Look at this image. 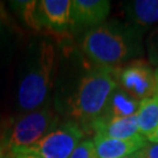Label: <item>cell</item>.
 Listing matches in <instances>:
<instances>
[{
    "label": "cell",
    "mask_w": 158,
    "mask_h": 158,
    "mask_svg": "<svg viewBox=\"0 0 158 158\" xmlns=\"http://www.w3.org/2000/svg\"><path fill=\"white\" fill-rule=\"evenodd\" d=\"M0 158H12L11 153L7 152L1 144H0Z\"/></svg>",
    "instance_id": "cell-20"
},
{
    "label": "cell",
    "mask_w": 158,
    "mask_h": 158,
    "mask_svg": "<svg viewBox=\"0 0 158 158\" xmlns=\"http://www.w3.org/2000/svg\"><path fill=\"white\" fill-rule=\"evenodd\" d=\"M130 25L143 29L158 23V0H135L125 4Z\"/></svg>",
    "instance_id": "cell-11"
},
{
    "label": "cell",
    "mask_w": 158,
    "mask_h": 158,
    "mask_svg": "<svg viewBox=\"0 0 158 158\" xmlns=\"http://www.w3.org/2000/svg\"><path fill=\"white\" fill-rule=\"evenodd\" d=\"M135 158H158V143H145L141 150L134 153Z\"/></svg>",
    "instance_id": "cell-17"
},
{
    "label": "cell",
    "mask_w": 158,
    "mask_h": 158,
    "mask_svg": "<svg viewBox=\"0 0 158 158\" xmlns=\"http://www.w3.org/2000/svg\"><path fill=\"white\" fill-rule=\"evenodd\" d=\"M91 130L95 132V136L117 139H130L141 136L136 115L125 118L113 119L107 123H98L94 125Z\"/></svg>",
    "instance_id": "cell-12"
},
{
    "label": "cell",
    "mask_w": 158,
    "mask_h": 158,
    "mask_svg": "<svg viewBox=\"0 0 158 158\" xmlns=\"http://www.w3.org/2000/svg\"><path fill=\"white\" fill-rule=\"evenodd\" d=\"M124 158H135V157H134V155H131V156H128V157H124Z\"/></svg>",
    "instance_id": "cell-23"
},
{
    "label": "cell",
    "mask_w": 158,
    "mask_h": 158,
    "mask_svg": "<svg viewBox=\"0 0 158 158\" xmlns=\"http://www.w3.org/2000/svg\"><path fill=\"white\" fill-rule=\"evenodd\" d=\"M139 104H141V102L137 101L132 96H130L124 90H122L121 88L117 87L110 96V100L108 102L104 115L102 116V118L98 122H96L95 124L107 123V122L113 121V119L125 118V117L134 116L138 111Z\"/></svg>",
    "instance_id": "cell-10"
},
{
    "label": "cell",
    "mask_w": 158,
    "mask_h": 158,
    "mask_svg": "<svg viewBox=\"0 0 158 158\" xmlns=\"http://www.w3.org/2000/svg\"><path fill=\"white\" fill-rule=\"evenodd\" d=\"M116 67H97L81 79L79 87L69 100V114L83 129L93 125L104 115L108 102L118 87L115 77Z\"/></svg>",
    "instance_id": "cell-2"
},
{
    "label": "cell",
    "mask_w": 158,
    "mask_h": 158,
    "mask_svg": "<svg viewBox=\"0 0 158 158\" xmlns=\"http://www.w3.org/2000/svg\"><path fill=\"white\" fill-rule=\"evenodd\" d=\"M147 52L149 62L153 66H158V26L148 36Z\"/></svg>",
    "instance_id": "cell-16"
},
{
    "label": "cell",
    "mask_w": 158,
    "mask_h": 158,
    "mask_svg": "<svg viewBox=\"0 0 158 158\" xmlns=\"http://www.w3.org/2000/svg\"><path fill=\"white\" fill-rule=\"evenodd\" d=\"M12 158H42L40 156H36L34 153L29 152H23V151H19V152L12 153Z\"/></svg>",
    "instance_id": "cell-19"
},
{
    "label": "cell",
    "mask_w": 158,
    "mask_h": 158,
    "mask_svg": "<svg viewBox=\"0 0 158 158\" xmlns=\"http://www.w3.org/2000/svg\"><path fill=\"white\" fill-rule=\"evenodd\" d=\"M110 12L108 0H74L72 1L73 31H85L102 25Z\"/></svg>",
    "instance_id": "cell-7"
},
{
    "label": "cell",
    "mask_w": 158,
    "mask_h": 158,
    "mask_svg": "<svg viewBox=\"0 0 158 158\" xmlns=\"http://www.w3.org/2000/svg\"><path fill=\"white\" fill-rule=\"evenodd\" d=\"M11 6L31 28L36 31L42 28L38 11V1H13L11 2Z\"/></svg>",
    "instance_id": "cell-14"
},
{
    "label": "cell",
    "mask_w": 158,
    "mask_h": 158,
    "mask_svg": "<svg viewBox=\"0 0 158 158\" xmlns=\"http://www.w3.org/2000/svg\"><path fill=\"white\" fill-rule=\"evenodd\" d=\"M82 51L97 67H116L141 55V31L118 21L102 23L85 33Z\"/></svg>",
    "instance_id": "cell-1"
},
{
    "label": "cell",
    "mask_w": 158,
    "mask_h": 158,
    "mask_svg": "<svg viewBox=\"0 0 158 158\" xmlns=\"http://www.w3.org/2000/svg\"><path fill=\"white\" fill-rule=\"evenodd\" d=\"M83 136L85 131L76 122L68 121L57 125L34 145L19 151L34 153L42 158H69Z\"/></svg>",
    "instance_id": "cell-5"
},
{
    "label": "cell",
    "mask_w": 158,
    "mask_h": 158,
    "mask_svg": "<svg viewBox=\"0 0 158 158\" xmlns=\"http://www.w3.org/2000/svg\"><path fill=\"white\" fill-rule=\"evenodd\" d=\"M155 74H156V81H157V96H158V68L155 70Z\"/></svg>",
    "instance_id": "cell-22"
},
{
    "label": "cell",
    "mask_w": 158,
    "mask_h": 158,
    "mask_svg": "<svg viewBox=\"0 0 158 158\" xmlns=\"http://www.w3.org/2000/svg\"><path fill=\"white\" fill-rule=\"evenodd\" d=\"M8 23H10L8 13L6 12L4 4H2V2H0V25H2V23L8 25Z\"/></svg>",
    "instance_id": "cell-18"
},
{
    "label": "cell",
    "mask_w": 158,
    "mask_h": 158,
    "mask_svg": "<svg viewBox=\"0 0 158 158\" xmlns=\"http://www.w3.org/2000/svg\"><path fill=\"white\" fill-rule=\"evenodd\" d=\"M57 127V116L48 107L34 110L13 119L4 127L0 144L8 153L34 145Z\"/></svg>",
    "instance_id": "cell-4"
},
{
    "label": "cell",
    "mask_w": 158,
    "mask_h": 158,
    "mask_svg": "<svg viewBox=\"0 0 158 158\" xmlns=\"http://www.w3.org/2000/svg\"><path fill=\"white\" fill-rule=\"evenodd\" d=\"M149 141H151L152 143H158V128H157V130L155 131V134L149 138Z\"/></svg>",
    "instance_id": "cell-21"
},
{
    "label": "cell",
    "mask_w": 158,
    "mask_h": 158,
    "mask_svg": "<svg viewBox=\"0 0 158 158\" xmlns=\"http://www.w3.org/2000/svg\"><path fill=\"white\" fill-rule=\"evenodd\" d=\"M41 25L55 32H64L72 23L70 0H41L38 1Z\"/></svg>",
    "instance_id": "cell-8"
},
{
    "label": "cell",
    "mask_w": 158,
    "mask_h": 158,
    "mask_svg": "<svg viewBox=\"0 0 158 158\" xmlns=\"http://www.w3.org/2000/svg\"><path fill=\"white\" fill-rule=\"evenodd\" d=\"M115 77L118 88L137 101L142 102L157 94L156 74L143 60H134L123 67H116Z\"/></svg>",
    "instance_id": "cell-6"
},
{
    "label": "cell",
    "mask_w": 158,
    "mask_h": 158,
    "mask_svg": "<svg viewBox=\"0 0 158 158\" xmlns=\"http://www.w3.org/2000/svg\"><path fill=\"white\" fill-rule=\"evenodd\" d=\"M55 69V48L49 41H40L23 70L18 85V106L34 111L48 104Z\"/></svg>",
    "instance_id": "cell-3"
},
{
    "label": "cell",
    "mask_w": 158,
    "mask_h": 158,
    "mask_svg": "<svg viewBox=\"0 0 158 158\" xmlns=\"http://www.w3.org/2000/svg\"><path fill=\"white\" fill-rule=\"evenodd\" d=\"M69 158H97L94 142L91 139L80 142V144L75 148Z\"/></svg>",
    "instance_id": "cell-15"
},
{
    "label": "cell",
    "mask_w": 158,
    "mask_h": 158,
    "mask_svg": "<svg viewBox=\"0 0 158 158\" xmlns=\"http://www.w3.org/2000/svg\"><path fill=\"white\" fill-rule=\"evenodd\" d=\"M136 116L139 134L149 139L158 128V96L142 101Z\"/></svg>",
    "instance_id": "cell-13"
},
{
    "label": "cell",
    "mask_w": 158,
    "mask_h": 158,
    "mask_svg": "<svg viewBox=\"0 0 158 158\" xmlns=\"http://www.w3.org/2000/svg\"><path fill=\"white\" fill-rule=\"evenodd\" d=\"M97 158H124L136 153L145 144L144 137H135L130 139H117L95 136L94 137Z\"/></svg>",
    "instance_id": "cell-9"
}]
</instances>
